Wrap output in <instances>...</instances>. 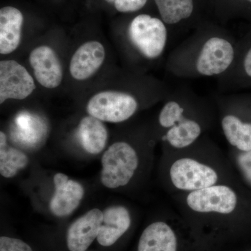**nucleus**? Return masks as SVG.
Wrapping results in <instances>:
<instances>
[{
    "mask_svg": "<svg viewBox=\"0 0 251 251\" xmlns=\"http://www.w3.org/2000/svg\"><path fill=\"white\" fill-rule=\"evenodd\" d=\"M171 56V72L181 76H220L235 59L234 44L221 34L193 37Z\"/></svg>",
    "mask_w": 251,
    "mask_h": 251,
    "instance_id": "f257e3e1",
    "label": "nucleus"
},
{
    "mask_svg": "<svg viewBox=\"0 0 251 251\" xmlns=\"http://www.w3.org/2000/svg\"><path fill=\"white\" fill-rule=\"evenodd\" d=\"M128 36L131 44L147 59L161 57L168 42L166 23L150 15L140 14L130 23Z\"/></svg>",
    "mask_w": 251,
    "mask_h": 251,
    "instance_id": "f03ea898",
    "label": "nucleus"
},
{
    "mask_svg": "<svg viewBox=\"0 0 251 251\" xmlns=\"http://www.w3.org/2000/svg\"><path fill=\"white\" fill-rule=\"evenodd\" d=\"M101 182L108 188L128 184L138 166V155L129 144L114 143L101 158Z\"/></svg>",
    "mask_w": 251,
    "mask_h": 251,
    "instance_id": "7ed1b4c3",
    "label": "nucleus"
},
{
    "mask_svg": "<svg viewBox=\"0 0 251 251\" xmlns=\"http://www.w3.org/2000/svg\"><path fill=\"white\" fill-rule=\"evenodd\" d=\"M138 108V100L132 94L105 91L95 94L89 100L87 111L100 121L119 123L133 116Z\"/></svg>",
    "mask_w": 251,
    "mask_h": 251,
    "instance_id": "20e7f679",
    "label": "nucleus"
},
{
    "mask_svg": "<svg viewBox=\"0 0 251 251\" xmlns=\"http://www.w3.org/2000/svg\"><path fill=\"white\" fill-rule=\"evenodd\" d=\"M171 178L175 187L184 191H196L217 182L218 175L210 167L191 158H181L171 166Z\"/></svg>",
    "mask_w": 251,
    "mask_h": 251,
    "instance_id": "39448f33",
    "label": "nucleus"
},
{
    "mask_svg": "<svg viewBox=\"0 0 251 251\" xmlns=\"http://www.w3.org/2000/svg\"><path fill=\"white\" fill-rule=\"evenodd\" d=\"M35 88L34 79L21 64L14 60L0 62V103L8 99L23 100Z\"/></svg>",
    "mask_w": 251,
    "mask_h": 251,
    "instance_id": "423d86ee",
    "label": "nucleus"
},
{
    "mask_svg": "<svg viewBox=\"0 0 251 251\" xmlns=\"http://www.w3.org/2000/svg\"><path fill=\"white\" fill-rule=\"evenodd\" d=\"M188 206L198 212L228 214L237 206L235 193L226 186H211L196 190L188 195Z\"/></svg>",
    "mask_w": 251,
    "mask_h": 251,
    "instance_id": "0eeeda50",
    "label": "nucleus"
},
{
    "mask_svg": "<svg viewBox=\"0 0 251 251\" xmlns=\"http://www.w3.org/2000/svg\"><path fill=\"white\" fill-rule=\"evenodd\" d=\"M29 63L40 85L49 89L58 87L62 82V64L55 52L47 46H41L31 51Z\"/></svg>",
    "mask_w": 251,
    "mask_h": 251,
    "instance_id": "6e6552de",
    "label": "nucleus"
},
{
    "mask_svg": "<svg viewBox=\"0 0 251 251\" xmlns=\"http://www.w3.org/2000/svg\"><path fill=\"white\" fill-rule=\"evenodd\" d=\"M55 191L50 204L51 212L54 216L64 217L72 214L83 198L84 188L67 175L57 173L54 176Z\"/></svg>",
    "mask_w": 251,
    "mask_h": 251,
    "instance_id": "1a4fd4ad",
    "label": "nucleus"
},
{
    "mask_svg": "<svg viewBox=\"0 0 251 251\" xmlns=\"http://www.w3.org/2000/svg\"><path fill=\"white\" fill-rule=\"evenodd\" d=\"M103 219V211L93 209L74 221L67 232V247L70 251H86L98 237Z\"/></svg>",
    "mask_w": 251,
    "mask_h": 251,
    "instance_id": "9d476101",
    "label": "nucleus"
},
{
    "mask_svg": "<svg viewBox=\"0 0 251 251\" xmlns=\"http://www.w3.org/2000/svg\"><path fill=\"white\" fill-rule=\"evenodd\" d=\"M105 49L98 41H89L78 48L71 60V75L77 80H85L94 75L105 59Z\"/></svg>",
    "mask_w": 251,
    "mask_h": 251,
    "instance_id": "9b49d317",
    "label": "nucleus"
},
{
    "mask_svg": "<svg viewBox=\"0 0 251 251\" xmlns=\"http://www.w3.org/2000/svg\"><path fill=\"white\" fill-rule=\"evenodd\" d=\"M103 219L97 241L100 245H113L129 228L131 219L128 211L122 206H111L103 211Z\"/></svg>",
    "mask_w": 251,
    "mask_h": 251,
    "instance_id": "f8f14e48",
    "label": "nucleus"
},
{
    "mask_svg": "<svg viewBox=\"0 0 251 251\" xmlns=\"http://www.w3.org/2000/svg\"><path fill=\"white\" fill-rule=\"evenodd\" d=\"M23 23L22 13L16 8L6 6L0 10V53H11L17 49Z\"/></svg>",
    "mask_w": 251,
    "mask_h": 251,
    "instance_id": "ddd939ff",
    "label": "nucleus"
},
{
    "mask_svg": "<svg viewBox=\"0 0 251 251\" xmlns=\"http://www.w3.org/2000/svg\"><path fill=\"white\" fill-rule=\"evenodd\" d=\"M177 242L171 227L163 222L150 225L140 238L138 251H176Z\"/></svg>",
    "mask_w": 251,
    "mask_h": 251,
    "instance_id": "4468645a",
    "label": "nucleus"
},
{
    "mask_svg": "<svg viewBox=\"0 0 251 251\" xmlns=\"http://www.w3.org/2000/svg\"><path fill=\"white\" fill-rule=\"evenodd\" d=\"M77 135L82 148L91 154L101 152L108 141V130L105 125L92 116L85 117L81 120Z\"/></svg>",
    "mask_w": 251,
    "mask_h": 251,
    "instance_id": "2eb2a0df",
    "label": "nucleus"
},
{
    "mask_svg": "<svg viewBox=\"0 0 251 251\" xmlns=\"http://www.w3.org/2000/svg\"><path fill=\"white\" fill-rule=\"evenodd\" d=\"M221 126L231 145L242 151L251 150V124L244 123L235 115H227L222 119Z\"/></svg>",
    "mask_w": 251,
    "mask_h": 251,
    "instance_id": "dca6fc26",
    "label": "nucleus"
},
{
    "mask_svg": "<svg viewBox=\"0 0 251 251\" xmlns=\"http://www.w3.org/2000/svg\"><path fill=\"white\" fill-rule=\"evenodd\" d=\"M29 163L27 156L17 149L7 145L4 133H0V174L5 178H12Z\"/></svg>",
    "mask_w": 251,
    "mask_h": 251,
    "instance_id": "f3484780",
    "label": "nucleus"
},
{
    "mask_svg": "<svg viewBox=\"0 0 251 251\" xmlns=\"http://www.w3.org/2000/svg\"><path fill=\"white\" fill-rule=\"evenodd\" d=\"M201 133L202 128L200 124L185 117L181 122L168 129L164 138L171 146L181 149L194 143Z\"/></svg>",
    "mask_w": 251,
    "mask_h": 251,
    "instance_id": "a211bd4d",
    "label": "nucleus"
},
{
    "mask_svg": "<svg viewBox=\"0 0 251 251\" xmlns=\"http://www.w3.org/2000/svg\"><path fill=\"white\" fill-rule=\"evenodd\" d=\"M161 20L167 25L177 24L191 17L193 0H154Z\"/></svg>",
    "mask_w": 251,
    "mask_h": 251,
    "instance_id": "6ab92c4d",
    "label": "nucleus"
},
{
    "mask_svg": "<svg viewBox=\"0 0 251 251\" xmlns=\"http://www.w3.org/2000/svg\"><path fill=\"white\" fill-rule=\"evenodd\" d=\"M184 105L176 99H171L161 109L158 122L163 128H171L184 118Z\"/></svg>",
    "mask_w": 251,
    "mask_h": 251,
    "instance_id": "aec40b11",
    "label": "nucleus"
},
{
    "mask_svg": "<svg viewBox=\"0 0 251 251\" xmlns=\"http://www.w3.org/2000/svg\"><path fill=\"white\" fill-rule=\"evenodd\" d=\"M0 251H33L22 240L8 237H0Z\"/></svg>",
    "mask_w": 251,
    "mask_h": 251,
    "instance_id": "412c9836",
    "label": "nucleus"
},
{
    "mask_svg": "<svg viewBox=\"0 0 251 251\" xmlns=\"http://www.w3.org/2000/svg\"><path fill=\"white\" fill-rule=\"evenodd\" d=\"M148 0H115V8L122 13L135 12L144 7Z\"/></svg>",
    "mask_w": 251,
    "mask_h": 251,
    "instance_id": "4be33fe9",
    "label": "nucleus"
},
{
    "mask_svg": "<svg viewBox=\"0 0 251 251\" xmlns=\"http://www.w3.org/2000/svg\"><path fill=\"white\" fill-rule=\"evenodd\" d=\"M237 163L244 177L251 185V150L241 153L238 156Z\"/></svg>",
    "mask_w": 251,
    "mask_h": 251,
    "instance_id": "5701e85b",
    "label": "nucleus"
},
{
    "mask_svg": "<svg viewBox=\"0 0 251 251\" xmlns=\"http://www.w3.org/2000/svg\"><path fill=\"white\" fill-rule=\"evenodd\" d=\"M243 67H244V72L248 76L251 77V47L244 57Z\"/></svg>",
    "mask_w": 251,
    "mask_h": 251,
    "instance_id": "b1692460",
    "label": "nucleus"
},
{
    "mask_svg": "<svg viewBox=\"0 0 251 251\" xmlns=\"http://www.w3.org/2000/svg\"><path fill=\"white\" fill-rule=\"evenodd\" d=\"M105 1H108V2H110V3H115V0H105Z\"/></svg>",
    "mask_w": 251,
    "mask_h": 251,
    "instance_id": "393cba45",
    "label": "nucleus"
},
{
    "mask_svg": "<svg viewBox=\"0 0 251 251\" xmlns=\"http://www.w3.org/2000/svg\"><path fill=\"white\" fill-rule=\"evenodd\" d=\"M249 1H251V0H249Z\"/></svg>",
    "mask_w": 251,
    "mask_h": 251,
    "instance_id": "a878e982",
    "label": "nucleus"
}]
</instances>
